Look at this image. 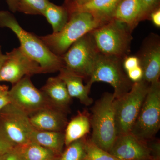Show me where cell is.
<instances>
[{
  "instance_id": "1",
  "label": "cell",
  "mask_w": 160,
  "mask_h": 160,
  "mask_svg": "<svg viewBox=\"0 0 160 160\" xmlns=\"http://www.w3.org/2000/svg\"><path fill=\"white\" fill-rule=\"evenodd\" d=\"M0 27H7L14 32L21 44L20 48L38 63L45 73L59 71L64 67L62 57L52 52L39 37L24 30L9 12L0 11Z\"/></svg>"
},
{
  "instance_id": "2",
  "label": "cell",
  "mask_w": 160,
  "mask_h": 160,
  "mask_svg": "<svg viewBox=\"0 0 160 160\" xmlns=\"http://www.w3.org/2000/svg\"><path fill=\"white\" fill-rule=\"evenodd\" d=\"M104 24L90 13L75 12L69 13V21L59 32L39 37L52 52L61 57L78 40Z\"/></svg>"
},
{
  "instance_id": "3",
  "label": "cell",
  "mask_w": 160,
  "mask_h": 160,
  "mask_svg": "<svg viewBox=\"0 0 160 160\" xmlns=\"http://www.w3.org/2000/svg\"><path fill=\"white\" fill-rule=\"evenodd\" d=\"M113 93L106 92L91 109L92 142L109 152L117 136L113 106Z\"/></svg>"
},
{
  "instance_id": "4",
  "label": "cell",
  "mask_w": 160,
  "mask_h": 160,
  "mask_svg": "<svg viewBox=\"0 0 160 160\" xmlns=\"http://www.w3.org/2000/svg\"><path fill=\"white\" fill-rule=\"evenodd\" d=\"M132 32L125 24L112 19L89 34L100 53L124 59L130 52Z\"/></svg>"
},
{
  "instance_id": "5",
  "label": "cell",
  "mask_w": 160,
  "mask_h": 160,
  "mask_svg": "<svg viewBox=\"0 0 160 160\" xmlns=\"http://www.w3.org/2000/svg\"><path fill=\"white\" fill-rule=\"evenodd\" d=\"M123 59L99 53L86 84L91 87L96 82L109 83L114 89L115 99L126 94L131 89L133 83L129 79L123 68Z\"/></svg>"
},
{
  "instance_id": "6",
  "label": "cell",
  "mask_w": 160,
  "mask_h": 160,
  "mask_svg": "<svg viewBox=\"0 0 160 160\" xmlns=\"http://www.w3.org/2000/svg\"><path fill=\"white\" fill-rule=\"evenodd\" d=\"M150 84L142 80L133 83L126 94L113 102L117 134L130 132L142 106Z\"/></svg>"
},
{
  "instance_id": "7",
  "label": "cell",
  "mask_w": 160,
  "mask_h": 160,
  "mask_svg": "<svg viewBox=\"0 0 160 160\" xmlns=\"http://www.w3.org/2000/svg\"><path fill=\"white\" fill-rule=\"evenodd\" d=\"M160 128V82L151 83L131 132L139 139L148 142Z\"/></svg>"
},
{
  "instance_id": "8",
  "label": "cell",
  "mask_w": 160,
  "mask_h": 160,
  "mask_svg": "<svg viewBox=\"0 0 160 160\" xmlns=\"http://www.w3.org/2000/svg\"><path fill=\"white\" fill-rule=\"evenodd\" d=\"M99 54L89 33L73 43L61 57L65 68L89 79Z\"/></svg>"
},
{
  "instance_id": "9",
  "label": "cell",
  "mask_w": 160,
  "mask_h": 160,
  "mask_svg": "<svg viewBox=\"0 0 160 160\" xmlns=\"http://www.w3.org/2000/svg\"><path fill=\"white\" fill-rule=\"evenodd\" d=\"M0 124L15 146L31 142L35 129L30 123L29 115L11 103L0 110Z\"/></svg>"
},
{
  "instance_id": "10",
  "label": "cell",
  "mask_w": 160,
  "mask_h": 160,
  "mask_svg": "<svg viewBox=\"0 0 160 160\" xmlns=\"http://www.w3.org/2000/svg\"><path fill=\"white\" fill-rule=\"evenodd\" d=\"M9 96L10 103L28 115L42 108L54 106L44 92L34 86L30 76L12 85Z\"/></svg>"
},
{
  "instance_id": "11",
  "label": "cell",
  "mask_w": 160,
  "mask_h": 160,
  "mask_svg": "<svg viewBox=\"0 0 160 160\" xmlns=\"http://www.w3.org/2000/svg\"><path fill=\"white\" fill-rule=\"evenodd\" d=\"M6 54L7 58L0 70V82H8L13 85L25 77L45 73L38 63L20 47Z\"/></svg>"
},
{
  "instance_id": "12",
  "label": "cell",
  "mask_w": 160,
  "mask_h": 160,
  "mask_svg": "<svg viewBox=\"0 0 160 160\" xmlns=\"http://www.w3.org/2000/svg\"><path fill=\"white\" fill-rule=\"evenodd\" d=\"M109 152L120 160H159L152 145L131 132L118 134Z\"/></svg>"
},
{
  "instance_id": "13",
  "label": "cell",
  "mask_w": 160,
  "mask_h": 160,
  "mask_svg": "<svg viewBox=\"0 0 160 160\" xmlns=\"http://www.w3.org/2000/svg\"><path fill=\"white\" fill-rule=\"evenodd\" d=\"M137 56L143 70L142 80L149 84L159 81L160 41L158 36L152 34L146 38Z\"/></svg>"
},
{
  "instance_id": "14",
  "label": "cell",
  "mask_w": 160,
  "mask_h": 160,
  "mask_svg": "<svg viewBox=\"0 0 160 160\" xmlns=\"http://www.w3.org/2000/svg\"><path fill=\"white\" fill-rule=\"evenodd\" d=\"M67 113L54 106L39 109L29 115L34 129L44 131L64 132L68 123Z\"/></svg>"
},
{
  "instance_id": "15",
  "label": "cell",
  "mask_w": 160,
  "mask_h": 160,
  "mask_svg": "<svg viewBox=\"0 0 160 160\" xmlns=\"http://www.w3.org/2000/svg\"><path fill=\"white\" fill-rule=\"evenodd\" d=\"M121 0H90L88 2L76 6L70 0H66L64 6L69 13L75 12L90 13L96 19L105 23L112 19L115 10Z\"/></svg>"
},
{
  "instance_id": "16",
  "label": "cell",
  "mask_w": 160,
  "mask_h": 160,
  "mask_svg": "<svg viewBox=\"0 0 160 160\" xmlns=\"http://www.w3.org/2000/svg\"><path fill=\"white\" fill-rule=\"evenodd\" d=\"M41 90L54 107L66 113L69 112L72 98L65 82L58 76L49 78Z\"/></svg>"
},
{
  "instance_id": "17",
  "label": "cell",
  "mask_w": 160,
  "mask_h": 160,
  "mask_svg": "<svg viewBox=\"0 0 160 160\" xmlns=\"http://www.w3.org/2000/svg\"><path fill=\"white\" fill-rule=\"evenodd\" d=\"M58 76L66 84L67 90L71 98H76L80 102L86 106H89L93 102V99L89 97L91 87L84 85V78L63 67L60 69Z\"/></svg>"
},
{
  "instance_id": "18",
  "label": "cell",
  "mask_w": 160,
  "mask_h": 160,
  "mask_svg": "<svg viewBox=\"0 0 160 160\" xmlns=\"http://www.w3.org/2000/svg\"><path fill=\"white\" fill-rule=\"evenodd\" d=\"M141 12V0H121L112 19L125 24L132 31L140 22Z\"/></svg>"
},
{
  "instance_id": "19",
  "label": "cell",
  "mask_w": 160,
  "mask_h": 160,
  "mask_svg": "<svg viewBox=\"0 0 160 160\" xmlns=\"http://www.w3.org/2000/svg\"><path fill=\"white\" fill-rule=\"evenodd\" d=\"M90 115L86 111L78 112L67 123L65 130V146L86 137L90 131Z\"/></svg>"
},
{
  "instance_id": "20",
  "label": "cell",
  "mask_w": 160,
  "mask_h": 160,
  "mask_svg": "<svg viewBox=\"0 0 160 160\" xmlns=\"http://www.w3.org/2000/svg\"><path fill=\"white\" fill-rule=\"evenodd\" d=\"M31 142L49 149L58 156L65 144L64 132L44 131L35 129Z\"/></svg>"
},
{
  "instance_id": "21",
  "label": "cell",
  "mask_w": 160,
  "mask_h": 160,
  "mask_svg": "<svg viewBox=\"0 0 160 160\" xmlns=\"http://www.w3.org/2000/svg\"><path fill=\"white\" fill-rule=\"evenodd\" d=\"M13 150L21 160H52L59 157L53 152L34 142L15 146Z\"/></svg>"
},
{
  "instance_id": "22",
  "label": "cell",
  "mask_w": 160,
  "mask_h": 160,
  "mask_svg": "<svg viewBox=\"0 0 160 160\" xmlns=\"http://www.w3.org/2000/svg\"><path fill=\"white\" fill-rule=\"evenodd\" d=\"M43 16L51 25L54 33L62 30L69 18V12L66 6H58L50 2L46 6Z\"/></svg>"
},
{
  "instance_id": "23",
  "label": "cell",
  "mask_w": 160,
  "mask_h": 160,
  "mask_svg": "<svg viewBox=\"0 0 160 160\" xmlns=\"http://www.w3.org/2000/svg\"><path fill=\"white\" fill-rule=\"evenodd\" d=\"M17 11L26 14L43 15L49 0H17Z\"/></svg>"
},
{
  "instance_id": "24",
  "label": "cell",
  "mask_w": 160,
  "mask_h": 160,
  "mask_svg": "<svg viewBox=\"0 0 160 160\" xmlns=\"http://www.w3.org/2000/svg\"><path fill=\"white\" fill-rule=\"evenodd\" d=\"M86 138L71 143L61 154L58 160H83L85 155Z\"/></svg>"
},
{
  "instance_id": "25",
  "label": "cell",
  "mask_w": 160,
  "mask_h": 160,
  "mask_svg": "<svg viewBox=\"0 0 160 160\" xmlns=\"http://www.w3.org/2000/svg\"><path fill=\"white\" fill-rule=\"evenodd\" d=\"M83 160H120L108 152L97 146L90 139L86 138L85 155Z\"/></svg>"
},
{
  "instance_id": "26",
  "label": "cell",
  "mask_w": 160,
  "mask_h": 160,
  "mask_svg": "<svg viewBox=\"0 0 160 160\" xmlns=\"http://www.w3.org/2000/svg\"><path fill=\"white\" fill-rule=\"evenodd\" d=\"M141 4L140 22L148 19L151 12L159 7L160 0H141Z\"/></svg>"
},
{
  "instance_id": "27",
  "label": "cell",
  "mask_w": 160,
  "mask_h": 160,
  "mask_svg": "<svg viewBox=\"0 0 160 160\" xmlns=\"http://www.w3.org/2000/svg\"><path fill=\"white\" fill-rule=\"evenodd\" d=\"M15 146L13 144L7 136L0 124V153L6 154L10 152Z\"/></svg>"
},
{
  "instance_id": "28",
  "label": "cell",
  "mask_w": 160,
  "mask_h": 160,
  "mask_svg": "<svg viewBox=\"0 0 160 160\" xmlns=\"http://www.w3.org/2000/svg\"><path fill=\"white\" fill-rule=\"evenodd\" d=\"M122 66L126 73L140 66L139 60L137 56H127L123 59Z\"/></svg>"
},
{
  "instance_id": "29",
  "label": "cell",
  "mask_w": 160,
  "mask_h": 160,
  "mask_svg": "<svg viewBox=\"0 0 160 160\" xmlns=\"http://www.w3.org/2000/svg\"><path fill=\"white\" fill-rule=\"evenodd\" d=\"M9 87L0 85V110L10 103Z\"/></svg>"
},
{
  "instance_id": "30",
  "label": "cell",
  "mask_w": 160,
  "mask_h": 160,
  "mask_svg": "<svg viewBox=\"0 0 160 160\" xmlns=\"http://www.w3.org/2000/svg\"><path fill=\"white\" fill-rule=\"evenodd\" d=\"M126 74L130 81L133 83L142 80L143 72L140 66L128 71L126 72Z\"/></svg>"
},
{
  "instance_id": "31",
  "label": "cell",
  "mask_w": 160,
  "mask_h": 160,
  "mask_svg": "<svg viewBox=\"0 0 160 160\" xmlns=\"http://www.w3.org/2000/svg\"><path fill=\"white\" fill-rule=\"evenodd\" d=\"M153 25L158 28L160 27V7L157 8L149 14V18Z\"/></svg>"
},
{
  "instance_id": "32",
  "label": "cell",
  "mask_w": 160,
  "mask_h": 160,
  "mask_svg": "<svg viewBox=\"0 0 160 160\" xmlns=\"http://www.w3.org/2000/svg\"><path fill=\"white\" fill-rule=\"evenodd\" d=\"M9 9L13 12H17V0H6Z\"/></svg>"
},
{
  "instance_id": "33",
  "label": "cell",
  "mask_w": 160,
  "mask_h": 160,
  "mask_svg": "<svg viewBox=\"0 0 160 160\" xmlns=\"http://www.w3.org/2000/svg\"><path fill=\"white\" fill-rule=\"evenodd\" d=\"M13 149L7 153L5 160H21Z\"/></svg>"
},
{
  "instance_id": "34",
  "label": "cell",
  "mask_w": 160,
  "mask_h": 160,
  "mask_svg": "<svg viewBox=\"0 0 160 160\" xmlns=\"http://www.w3.org/2000/svg\"><path fill=\"white\" fill-rule=\"evenodd\" d=\"M70 1H71L72 4H74L76 6H81V5H84V4L88 2L90 0H75V2H72L71 0H70Z\"/></svg>"
},
{
  "instance_id": "35",
  "label": "cell",
  "mask_w": 160,
  "mask_h": 160,
  "mask_svg": "<svg viewBox=\"0 0 160 160\" xmlns=\"http://www.w3.org/2000/svg\"><path fill=\"white\" fill-rule=\"evenodd\" d=\"M6 58H7V55L6 54H3L2 52L0 53V70H1L2 66L5 62Z\"/></svg>"
},
{
  "instance_id": "36",
  "label": "cell",
  "mask_w": 160,
  "mask_h": 160,
  "mask_svg": "<svg viewBox=\"0 0 160 160\" xmlns=\"http://www.w3.org/2000/svg\"><path fill=\"white\" fill-rule=\"evenodd\" d=\"M6 154H7V153H6V154H1V153H0V160H5Z\"/></svg>"
},
{
  "instance_id": "37",
  "label": "cell",
  "mask_w": 160,
  "mask_h": 160,
  "mask_svg": "<svg viewBox=\"0 0 160 160\" xmlns=\"http://www.w3.org/2000/svg\"><path fill=\"white\" fill-rule=\"evenodd\" d=\"M59 157V156L58 157L55 158L54 159H53L52 160H58Z\"/></svg>"
},
{
  "instance_id": "38",
  "label": "cell",
  "mask_w": 160,
  "mask_h": 160,
  "mask_svg": "<svg viewBox=\"0 0 160 160\" xmlns=\"http://www.w3.org/2000/svg\"><path fill=\"white\" fill-rule=\"evenodd\" d=\"M2 52V50H1V46H0V53Z\"/></svg>"
},
{
  "instance_id": "39",
  "label": "cell",
  "mask_w": 160,
  "mask_h": 160,
  "mask_svg": "<svg viewBox=\"0 0 160 160\" xmlns=\"http://www.w3.org/2000/svg\"><path fill=\"white\" fill-rule=\"evenodd\" d=\"M71 1H72V2H75V0H71Z\"/></svg>"
}]
</instances>
